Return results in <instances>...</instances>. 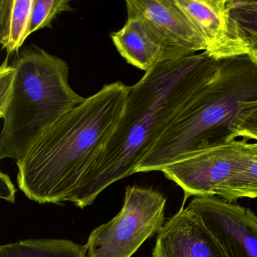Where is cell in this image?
Returning <instances> with one entry per match:
<instances>
[{"instance_id":"ba28073f","label":"cell","mask_w":257,"mask_h":257,"mask_svg":"<svg viewBox=\"0 0 257 257\" xmlns=\"http://www.w3.org/2000/svg\"><path fill=\"white\" fill-rule=\"evenodd\" d=\"M188 208L199 215L227 257H257V216L214 196L195 197Z\"/></svg>"},{"instance_id":"5bb4252c","label":"cell","mask_w":257,"mask_h":257,"mask_svg":"<svg viewBox=\"0 0 257 257\" xmlns=\"http://www.w3.org/2000/svg\"><path fill=\"white\" fill-rule=\"evenodd\" d=\"M252 157L247 166L228 179L217 189L216 195L228 201L241 198H257V141H251Z\"/></svg>"},{"instance_id":"9c48e42d","label":"cell","mask_w":257,"mask_h":257,"mask_svg":"<svg viewBox=\"0 0 257 257\" xmlns=\"http://www.w3.org/2000/svg\"><path fill=\"white\" fill-rule=\"evenodd\" d=\"M216 58L249 53L230 15L231 0H177Z\"/></svg>"},{"instance_id":"e0dca14e","label":"cell","mask_w":257,"mask_h":257,"mask_svg":"<svg viewBox=\"0 0 257 257\" xmlns=\"http://www.w3.org/2000/svg\"><path fill=\"white\" fill-rule=\"evenodd\" d=\"M233 138L257 141V103L243 108L233 125Z\"/></svg>"},{"instance_id":"277c9868","label":"cell","mask_w":257,"mask_h":257,"mask_svg":"<svg viewBox=\"0 0 257 257\" xmlns=\"http://www.w3.org/2000/svg\"><path fill=\"white\" fill-rule=\"evenodd\" d=\"M15 61L14 88L0 112V159L19 162L51 125L85 98L70 87L68 64L61 58L34 46L25 48Z\"/></svg>"},{"instance_id":"8992f818","label":"cell","mask_w":257,"mask_h":257,"mask_svg":"<svg viewBox=\"0 0 257 257\" xmlns=\"http://www.w3.org/2000/svg\"><path fill=\"white\" fill-rule=\"evenodd\" d=\"M251 141L242 138L194 153L162 172L189 196L216 195L228 179L243 171L252 157Z\"/></svg>"},{"instance_id":"7c38bea8","label":"cell","mask_w":257,"mask_h":257,"mask_svg":"<svg viewBox=\"0 0 257 257\" xmlns=\"http://www.w3.org/2000/svg\"><path fill=\"white\" fill-rule=\"evenodd\" d=\"M35 0H2L0 2V43L8 57L18 53L30 36Z\"/></svg>"},{"instance_id":"6da1fadb","label":"cell","mask_w":257,"mask_h":257,"mask_svg":"<svg viewBox=\"0 0 257 257\" xmlns=\"http://www.w3.org/2000/svg\"><path fill=\"white\" fill-rule=\"evenodd\" d=\"M219 58L207 51L164 60L130 86L124 111L70 202L84 208L138 165L187 103L213 79Z\"/></svg>"},{"instance_id":"7a4b0ae2","label":"cell","mask_w":257,"mask_h":257,"mask_svg":"<svg viewBox=\"0 0 257 257\" xmlns=\"http://www.w3.org/2000/svg\"><path fill=\"white\" fill-rule=\"evenodd\" d=\"M130 86L115 82L67 112L17 163V181L40 204L70 201L82 177L119 121Z\"/></svg>"},{"instance_id":"8fae6325","label":"cell","mask_w":257,"mask_h":257,"mask_svg":"<svg viewBox=\"0 0 257 257\" xmlns=\"http://www.w3.org/2000/svg\"><path fill=\"white\" fill-rule=\"evenodd\" d=\"M110 37L121 56L129 64L146 73L164 60L162 43L141 19L127 17L124 27L111 33Z\"/></svg>"},{"instance_id":"3957f363","label":"cell","mask_w":257,"mask_h":257,"mask_svg":"<svg viewBox=\"0 0 257 257\" xmlns=\"http://www.w3.org/2000/svg\"><path fill=\"white\" fill-rule=\"evenodd\" d=\"M257 103V56L219 58L212 80L167 127L135 173L162 171L194 153L231 141L236 117Z\"/></svg>"},{"instance_id":"30bf717a","label":"cell","mask_w":257,"mask_h":257,"mask_svg":"<svg viewBox=\"0 0 257 257\" xmlns=\"http://www.w3.org/2000/svg\"><path fill=\"white\" fill-rule=\"evenodd\" d=\"M153 257H227L199 215L182 208L158 233Z\"/></svg>"},{"instance_id":"9a60e30c","label":"cell","mask_w":257,"mask_h":257,"mask_svg":"<svg viewBox=\"0 0 257 257\" xmlns=\"http://www.w3.org/2000/svg\"><path fill=\"white\" fill-rule=\"evenodd\" d=\"M230 15L249 53L257 56V1L231 0Z\"/></svg>"},{"instance_id":"4fadbf2b","label":"cell","mask_w":257,"mask_h":257,"mask_svg":"<svg viewBox=\"0 0 257 257\" xmlns=\"http://www.w3.org/2000/svg\"><path fill=\"white\" fill-rule=\"evenodd\" d=\"M0 257H87L85 246L64 239H28L0 246Z\"/></svg>"},{"instance_id":"2e32d148","label":"cell","mask_w":257,"mask_h":257,"mask_svg":"<svg viewBox=\"0 0 257 257\" xmlns=\"http://www.w3.org/2000/svg\"><path fill=\"white\" fill-rule=\"evenodd\" d=\"M67 0H35L31 16L30 35L43 28H52V22L58 15L73 11Z\"/></svg>"},{"instance_id":"5b68a950","label":"cell","mask_w":257,"mask_h":257,"mask_svg":"<svg viewBox=\"0 0 257 257\" xmlns=\"http://www.w3.org/2000/svg\"><path fill=\"white\" fill-rule=\"evenodd\" d=\"M166 199L159 191L138 186L126 189L121 211L90 234L87 257H131L162 229Z\"/></svg>"},{"instance_id":"52a82bcc","label":"cell","mask_w":257,"mask_h":257,"mask_svg":"<svg viewBox=\"0 0 257 257\" xmlns=\"http://www.w3.org/2000/svg\"><path fill=\"white\" fill-rule=\"evenodd\" d=\"M126 9L127 17L144 21L159 38L164 60L208 51L207 42L177 0H127Z\"/></svg>"},{"instance_id":"d6986e66","label":"cell","mask_w":257,"mask_h":257,"mask_svg":"<svg viewBox=\"0 0 257 257\" xmlns=\"http://www.w3.org/2000/svg\"><path fill=\"white\" fill-rule=\"evenodd\" d=\"M0 180H1V198L6 201L11 203H15L16 201V189L14 184L12 182L10 176L8 174L1 172L0 174Z\"/></svg>"},{"instance_id":"ac0fdd59","label":"cell","mask_w":257,"mask_h":257,"mask_svg":"<svg viewBox=\"0 0 257 257\" xmlns=\"http://www.w3.org/2000/svg\"><path fill=\"white\" fill-rule=\"evenodd\" d=\"M8 59L7 57L0 67V112L7 107L16 81V67L9 64Z\"/></svg>"}]
</instances>
